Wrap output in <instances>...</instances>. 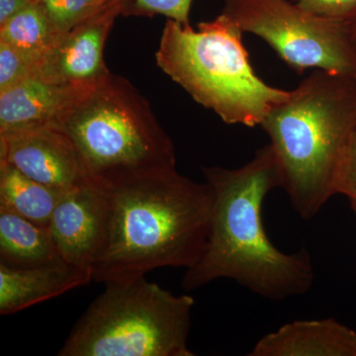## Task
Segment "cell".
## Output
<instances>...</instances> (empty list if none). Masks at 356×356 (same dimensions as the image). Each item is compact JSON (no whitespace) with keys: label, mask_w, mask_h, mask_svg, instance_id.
<instances>
[{"label":"cell","mask_w":356,"mask_h":356,"mask_svg":"<svg viewBox=\"0 0 356 356\" xmlns=\"http://www.w3.org/2000/svg\"><path fill=\"white\" fill-rule=\"evenodd\" d=\"M214 193L209 231L198 261L186 269L187 291L220 278L234 280L271 301L301 296L315 282L308 250L281 252L269 240L262 222V204L281 188L280 166L270 144L255 152L238 168H203Z\"/></svg>","instance_id":"obj_1"},{"label":"cell","mask_w":356,"mask_h":356,"mask_svg":"<svg viewBox=\"0 0 356 356\" xmlns=\"http://www.w3.org/2000/svg\"><path fill=\"white\" fill-rule=\"evenodd\" d=\"M106 221L92 281L121 282L161 267L191 268L202 254L214 193L177 168L102 185Z\"/></svg>","instance_id":"obj_2"},{"label":"cell","mask_w":356,"mask_h":356,"mask_svg":"<svg viewBox=\"0 0 356 356\" xmlns=\"http://www.w3.org/2000/svg\"><path fill=\"white\" fill-rule=\"evenodd\" d=\"M281 188L303 220L316 217L336 195L339 159L356 128L355 76L316 70L267 115Z\"/></svg>","instance_id":"obj_3"},{"label":"cell","mask_w":356,"mask_h":356,"mask_svg":"<svg viewBox=\"0 0 356 356\" xmlns=\"http://www.w3.org/2000/svg\"><path fill=\"white\" fill-rule=\"evenodd\" d=\"M243 35L224 13L199 23L197 30L168 19L156 60L175 83L225 123L257 127L291 90L273 88L257 76Z\"/></svg>","instance_id":"obj_4"},{"label":"cell","mask_w":356,"mask_h":356,"mask_svg":"<svg viewBox=\"0 0 356 356\" xmlns=\"http://www.w3.org/2000/svg\"><path fill=\"white\" fill-rule=\"evenodd\" d=\"M54 125L72 140L95 184L175 168L172 139L124 77L110 74L84 88Z\"/></svg>","instance_id":"obj_5"},{"label":"cell","mask_w":356,"mask_h":356,"mask_svg":"<svg viewBox=\"0 0 356 356\" xmlns=\"http://www.w3.org/2000/svg\"><path fill=\"white\" fill-rule=\"evenodd\" d=\"M77 321L60 356H194L188 295L146 278L110 282Z\"/></svg>","instance_id":"obj_6"},{"label":"cell","mask_w":356,"mask_h":356,"mask_svg":"<svg viewBox=\"0 0 356 356\" xmlns=\"http://www.w3.org/2000/svg\"><path fill=\"white\" fill-rule=\"evenodd\" d=\"M243 33L266 41L296 72L355 76L356 51L348 26L325 19L292 0H225L222 13Z\"/></svg>","instance_id":"obj_7"},{"label":"cell","mask_w":356,"mask_h":356,"mask_svg":"<svg viewBox=\"0 0 356 356\" xmlns=\"http://www.w3.org/2000/svg\"><path fill=\"white\" fill-rule=\"evenodd\" d=\"M0 163L60 191L90 181L72 140L55 125L0 133Z\"/></svg>","instance_id":"obj_8"},{"label":"cell","mask_w":356,"mask_h":356,"mask_svg":"<svg viewBox=\"0 0 356 356\" xmlns=\"http://www.w3.org/2000/svg\"><path fill=\"white\" fill-rule=\"evenodd\" d=\"M127 0H108L95 14L58 40L37 65L34 76L70 86H91L108 76L103 49Z\"/></svg>","instance_id":"obj_9"},{"label":"cell","mask_w":356,"mask_h":356,"mask_svg":"<svg viewBox=\"0 0 356 356\" xmlns=\"http://www.w3.org/2000/svg\"><path fill=\"white\" fill-rule=\"evenodd\" d=\"M105 221L104 188L89 181L65 192L48 228L63 259L91 270L102 248Z\"/></svg>","instance_id":"obj_10"},{"label":"cell","mask_w":356,"mask_h":356,"mask_svg":"<svg viewBox=\"0 0 356 356\" xmlns=\"http://www.w3.org/2000/svg\"><path fill=\"white\" fill-rule=\"evenodd\" d=\"M91 281V270L63 259L24 268L0 264V315L25 310Z\"/></svg>","instance_id":"obj_11"},{"label":"cell","mask_w":356,"mask_h":356,"mask_svg":"<svg viewBox=\"0 0 356 356\" xmlns=\"http://www.w3.org/2000/svg\"><path fill=\"white\" fill-rule=\"evenodd\" d=\"M86 86L51 83L37 76L0 92V133L54 125Z\"/></svg>","instance_id":"obj_12"},{"label":"cell","mask_w":356,"mask_h":356,"mask_svg":"<svg viewBox=\"0 0 356 356\" xmlns=\"http://www.w3.org/2000/svg\"><path fill=\"white\" fill-rule=\"evenodd\" d=\"M250 356H356V332L334 318L295 321L262 337Z\"/></svg>","instance_id":"obj_13"},{"label":"cell","mask_w":356,"mask_h":356,"mask_svg":"<svg viewBox=\"0 0 356 356\" xmlns=\"http://www.w3.org/2000/svg\"><path fill=\"white\" fill-rule=\"evenodd\" d=\"M60 259L48 227L0 209V264L24 268Z\"/></svg>","instance_id":"obj_14"},{"label":"cell","mask_w":356,"mask_h":356,"mask_svg":"<svg viewBox=\"0 0 356 356\" xmlns=\"http://www.w3.org/2000/svg\"><path fill=\"white\" fill-rule=\"evenodd\" d=\"M65 192L35 181L13 165L0 163V209L48 227Z\"/></svg>","instance_id":"obj_15"},{"label":"cell","mask_w":356,"mask_h":356,"mask_svg":"<svg viewBox=\"0 0 356 356\" xmlns=\"http://www.w3.org/2000/svg\"><path fill=\"white\" fill-rule=\"evenodd\" d=\"M58 40L53 25L36 0L0 25V41L22 53L34 63L36 69Z\"/></svg>","instance_id":"obj_16"},{"label":"cell","mask_w":356,"mask_h":356,"mask_svg":"<svg viewBox=\"0 0 356 356\" xmlns=\"http://www.w3.org/2000/svg\"><path fill=\"white\" fill-rule=\"evenodd\" d=\"M53 25L58 38L95 14L108 0H36Z\"/></svg>","instance_id":"obj_17"},{"label":"cell","mask_w":356,"mask_h":356,"mask_svg":"<svg viewBox=\"0 0 356 356\" xmlns=\"http://www.w3.org/2000/svg\"><path fill=\"white\" fill-rule=\"evenodd\" d=\"M35 67L29 58L6 42L0 41V92L34 76Z\"/></svg>","instance_id":"obj_18"},{"label":"cell","mask_w":356,"mask_h":356,"mask_svg":"<svg viewBox=\"0 0 356 356\" xmlns=\"http://www.w3.org/2000/svg\"><path fill=\"white\" fill-rule=\"evenodd\" d=\"M191 3L192 0H127L123 13L149 16L161 14L181 24H189Z\"/></svg>","instance_id":"obj_19"},{"label":"cell","mask_w":356,"mask_h":356,"mask_svg":"<svg viewBox=\"0 0 356 356\" xmlns=\"http://www.w3.org/2000/svg\"><path fill=\"white\" fill-rule=\"evenodd\" d=\"M309 13L325 19L343 23L348 26L356 24V0H292Z\"/></svg>","instance_id":"obj_20"},{"label":"cell","mask_w":356,"mask_h":356,"mask_svg":"<svg viewBox=\"0 0 356 356\" xmlns=\"http://www.w3.org/2000/svg\"><path fill=\"white\" fill-rule=\"evenodd\" d=\"M334 192L348 196L350 201H356V128L339 159L334 177Z\"/></svg>","instance_id":"obj_21"},{"label":"cell","mask_w":356,"mask_h":356,"mask_svg":"<svg viewBox=\"0 0 356 356\" xmlns=\"http://www.w3.org/2000/svg\"><path fill=\"white\" fill-rule=\"evenodd\" d=\"M33 0H0V25L20 13Z\"/></svg>","instance_id":"obj_22"},{"label":"cell","mask_w":356,"mask_h":356,"mask_svg":"<svg viewBox=\"0 0 356 356\" xmlns=\"http://www.w3.org/2000/svg\"><path fill=\"white\" fill-rule=\"evenodd\" d=\"M350 38L351 44H353V49L356 51V24L351 26L350 28Z\"/></svg>","instance_id":"obj_23"},{"label":"cell","mask_w":356,"mask_h":356,"mask_svg":"<svg viewBox=\"0 0 356 356\" xmlns=\"http://www.w3.org/2000/svg\"><path fill=\"white\" fill-rule=\"evenodd\" d=\"M351 208H353V212L355 213L356 215V201H350Z\"/></svg>","instance_id":"obj_24"},{"label":"cell","mask_w":356,"mask_h":356,"mask_svg":"<svg viewBox=\"0 0 356 356\" xmlns=\"http://www.w3.org/2000/svg\"><path fill=\"white\" fill-rule=\"evenodd\" d=\"M355 79H356V74H355Z\"/></svg>","instance_id":"obj_25"}]
</instances>
